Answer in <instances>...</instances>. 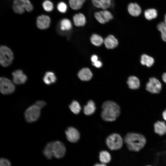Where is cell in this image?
Masks as SVG:
<instances>
[{"instance_id":"cell-7","label":"cell","mask_w":166,"mask_h":166,"mask_svg":"<svg viewBox=\"0 0 166 166\" xmlns=\"http://www.w3.org/2000/svg\"><path fill=\"white\" fill-rule=\"evenodd\" d=\"M15 90V86L13 82L6 77H0V91L2 94H10L13 93Z\"/></svg>"},{"instance_id":"cell-18","label":"cell","mask_w":166,"mask_h":166,"mask_svg":"<svg viewBox=\"0 0 166 166\" xmlns=\"http://www.w3.org/2000/svg\"><path fill=\"white\" fill-rule=\"evenodd\" d=\"M73 19L75 25L77 26H83L86 22L85 16L81 13L75 14L73 17Z\"/></svg>"},{"instance_id":"cell-37","label":"cell","mask_w":166,"mask_h":166,"mask_svg":"<svg viewBox=\"0 0 166 166\" xmlns=\"http://www.w3.org/2000/svg\"><path fill=\"white\" fill-rule=\"evenodd\" d=\"M93 5L96 7L102 8V4L100 0H92Z\"/></svg>"},{"instance_id":"cell-30","label":"cell","mask_w":166,"mask_h":166,"mask_svg":"<svg viewBox=\"0 0 166 166\" xmlns=\"http://www.w3.org/2000/svg\"><path fill=\"white\" fill-rule=\"evenodd\" d=\"M44 9L46 11L50 12L53 9V5L52 2L49 0H46L42 3Z\"/></svg>"},{"instance_id":"cell-2","label":"cell","mask_w":166,"mask_h":166,"mask_svg":"<svg viewBox=\"0 0 166 166\" xmlns=\"http://www.w3.org/2000/svg\"><path fill=\"white\" fill-rule=\"evenodd\" d=\"M102 109L101 117L105 121H115L120 113L119 106L114 102L111 101L104 102L102 105Z\"/></svg>"},{"instance_id":"cell-6","label":"cell","mask_w":166,"mask_h":166,"mask_svg":"<svg viewBox=\"0 0 166 166\" xmlns=\"http://www.w3.org/2000/svg\"><path fill=\"white\" fill-rule=\"evenodd\" d=\"M41 114V109L35 105L29 107L24 113L25 118L29 123L35 122L39 118Z\"/></svg>"},{"instance_id":"cell-21","label":"cell","mask_w":166,"mask_h":166,"mask_svg":"<svg viewBox=\"0 0 166 166\" xmlns=\"http://www.w3.org/2000/svg\"><path fill=\"white\" fill-rule=\"evenodd\" d=\"M140 62L143 65H145L148 67L151 66L154 62V59L147 55H142L141 57Z\"/></svg>"},{"instance_id":"cell-28","label":"cell","mask_w":166,"mask_h":166,"mask_svg":"<svg viewBox=\"0 0 166 166\" xmlns=\"http://www.w3.org/2000/svg\"><path fill=\"white\" fill-rule=\"evenodd\" d=\"M71 111L75 114H78L81 110V107L79 103L76 101H73L69 106Z\"/></svg>"},{"instance_id":"cell-43","label":"cell","mask_w":166,"mask_h":166,"mask_svg":"<svg viewBox=\"0 0 166 166\" xmlns=\"http://www.w3.org/2000/svg\"><path fill=\"white\" fill-rule=\"evenodd\" d=\"M164 21V22L166 23V14H165V16Z\"/></svg>"},{"instance_id":"cell-40","label":"cell","mask_w":166,"mask_h":166,"mask_svg":"<svg viewBox=\"0 0 166 166\" xmlns=\"http://www.w3.org/2000/svg\"><path fill=\"white\" fill-rule=\"evenodd\" d=\"M162 79L163 81L166 83V73H164L163 74Z\"/></svg>"},{"instance_id":"cell-34","label":"cell","mask_w":166,"mask_h":166,"mask_svg":"<svg viewBox=\"0 0 166 166\" xmlns=\"http://www.w3.org/2000/svg\"><path fill=\"white\" fill-rule=\"evenodd\" d=\"M102 4V8L103 10H106L109 8L111 5V0H100Z\"/></svg>"},{"instance_id":"cell-35","label":"cell","mask_w":166,"mask_h":166,"mask_svg":"<svg viewBox=\"0 0 166 166\" xmlns=\"http://www.w3.org/2000/svg\"><path fill=\"white\" fill-rule=\"evenodd\" d=\"M0 166H11V163L7 159L1 158L0 160Z\"/></svg>"},{"instance_id":"cell-12","label":"cell","mask_w":166,"mask_h":166,"mask_svg":"<svg viewBox=\"0 0 166 166\" xmlns=\"http://www.w3.org/2000/svg\"><path fill=\"white\" fill-rule=\"evenodd\" d=\"M36 23L38 28L40 29H47L50 23V18L48 16L42 15L37 18Z\"/></svg>"},{"instance_id":"cell-29","label":"cell","mask_w":166,"mask_h":166,"mask_svg":"<svg viewBox=\"0 0 166 166\" xmlns=\"http://www.w3.org/2000/svg\"><path fill=\"white\" fill-rule=\"evenodd\" d=\"M157 29L161 32L162 39L166 42V23L165 22L160 23L157 26Z\"/></svg>"},{"instance_id":"cell-15","label":"cell","mask_w":166,"mask_h":166,"mask_svg":"<svg viewBox=\"0 0 166 166\" xmlns=\"http://www.w3.org/2000/svg\"><path fill=\"white\" fill-rule=\"evenodd\" d=\"M106 48L113 49L116 47L118 45L117 39L113 35H109L107 37L104 41Z\"/></svg>"},{"instance_id":"cell-17","label":"cell","mask_w":166,"mask_h":166,"mask_svg":"<svg viewBox=\"0 0 166 166\" xmlns=\"http://www.w3.org/2000/svg\"><path fill=\"white\" fill-rule=\"evenodd\" d=\"M129 88L132 89H138L140 87V83L139 79L135 76L129 77L127 81Z\"/></svg>"},{"instance_id":"cell-19","label":"cell","mask_w":166,"mask_h":166,"mask_svg":"<svg viewBox=\"0 0 166 166\" xmlns=\"http://www.w3.org/2000/svg\"><path fill=\"white\" fill-rule=\"evenodd\" d=\"M56 80L57 78L54 73L50 71L46 72L43 78L44 82L47 85L54 83Z\"/></svg>"},{"instance_id":"cell-38","label":"cell","mask_w":166,"mask_h":166,"mask_svg":"<svg viewBox=\"0 0 166 166\" xmlns=\"http://www.w3.org/2000/svg\"><path fill=\"white\" fill-rule=\"evenodd\" d=\"M93 65L97 68H99L102 66V64L100 61L98 60L95 62L93 63Z\"/></svg>"},{"instance_id":"cell-4","label":"cell","mask_w":166,"mask_h":166,"mask_svg":"<svg viewBox=\"0 0 166 166\" xmlns=\"http://www.w3.org/2000/svg\"><path fill=\"white\" fill-rule=\"evenodd\" d=\"M106 144L111 150H117L121 148L123 144L121 136L117 133H113L109 136L106 139Z\"/></svg>"},{"instance_id":"cell-23","label":"cell","mask_w":166,"mask_h":166,"mask_svg":"<svg viewBox=\"0 0 166 166\" xmlns=\"http://www.w3.org/2000/svg\"><path fill=\"white\" fill-rule=\"evenodd\" d=\"M72 27L70 21L68 19H62L60 22V29L61 31H68L70 30Z\"/></svg>"},{"instance_id":"cell-36","label":"cell","mask_w":166,"mask_h":166,"mask_svg":"<svg viewBox=\"0 0 166 166\" xmlns=\"http://www.w3.org/2000/svg\"><path fill=\"white\" fill-rule=\"evenodd\" d=\"M34 105L41 109L45 107L46 105V103L44 101L39 100L36 101Z\"/></svg>"},{"instance_id":"cell-39","label":"cell","mask_w":166,"mask_h":166,"mask_svg":"<svg viewBox=\"0 0 166 166\" xmlns=\"http://www.w3.org/2000/svg\"><path fill=\"white\" fill-rule=\"evenodd\" d=\"M98 57L97 55H93L91 57V60L93 63H94L95 62L97 61Z\"/></svg>"},{"instance_id":"cell-14","label":"cell","mask_w":166,"mask_h":166,"mask_svg":"<svg viewBox=\"0 0 166 166\" xmlns=\"http://www.w3.org/2000/svg\"><path fill=\"white\" fill-rule=\"evenodd\" d=\"M92 73L88 68H84L81 69L78 72V76L79 79L83 81H88L92 78Z\"/></svg>"},{"instance_id":"cell-11","label":"cell","mask_w":166,"mask_h":166,"mask_svg":"<svg viewBox=\"0 0 166 166\" xmlns=\"http://www.w3.org/2000/svg\"><path fill=\"white\" fill-rule=\"evenodd\" d=\"M13 82L17 85L25 83L27 80V77L20 69L16 70L12 73Z\"/></svg>"},{"instance_id":"cell-27","label":"cell","mask_w":166,"mask_h":166,"mask_svg":"<svg viewBox=\"0 0 166 166\" xmlns=\"http://www.w3.org/2000/svg\"><path fill=\"white\" fill-rule=\"evenodd\" d=\"M90 41L91 43L96 46L101 45L104 41L101 36L97 34H93L92 36Z\"/></svg>"},{"instance_id":"cell-44","label":"cell","mask_w":166,"mask_h":166,"mask_svg":"<svg viewBox=\"0 0 166 166\" xmlns=\"http://www.w3.org/2000/svg\"><path fill=\"white\" fill-rule=\"evenodd\" d=\"M150 166V165H148V166Z\"/></svg>"},{"instance_id":"cell-42","label":"cell","mask_w":166,"mask_h":166,"mask_svg":"<svg viewBox=\"0 0 166 166\" xmlns=\"http://www.w3.org/2000/svg\"><path fill=\"white\" fill-rule=\"evenodd\" d=\"M94 166H107V165L105 164L101 163V164H97Z\"/></svg>"},{"instance_id":"cell-3","label":"cell","mask_w":166,"mask_h":166,"mask_svg":"<svg viewBox=\"0 0 166 166\" xmlns=\"http://www.w3.org/2000/svg\"><path fill=\"white\" fill-rule=\"evenodd\" d=\"M14 55L11 50L7 47L2 45L0 48V63L4 67L8 66L12 63Z\"/></svg>"},{"instance_id":"cell-25","label":"cell","mask_w":166,"mask_h":166,"mask_svg":"<svg viewBox=\"0 0 166 166\" xmlns=\"http://www.w3.org/2000/svg\"><path fill=\"white\" fill-rule=\"evenodd\" d=\"M52 142L48 143L46 145L43 150V154L48 159H51L53 156L52 146Z\"/></svg>"},{"instance_id":"cell-32","label":"cell","mask_w":166,"mask_h":166,"mask_svg":"<svg viewBox=\"0 0 166 166\" xmlns=\"http://www.w3.org/2000/svg\"><path fill=\"white\" fill-rule=\"evenodd\" d=\"M57 8L60 12L64 13L67 11V7L66 4L63 2H60L57 5Z\"/></svg>"},{"instance_id":"cell-9","label":"cell","mask_w":166,"mask_h":166,"mask_svg":"<svg viewBox=\"0 0 166 166\" xmlns=\"http://www.w3.org/2000/svg\"><path fill=\"white\" fill-rule=\"evenodd\" d=\"M52 146L53 156L59 159L64 156L66 148L64 144L61 141L57 140L52 142Z\"/></svg>"},{"instance_id":"cell-1","label":"cell","mask_w":166,"mask_h":166,"mask_svg":"<svg viewBox=\"0 0 166 166\" xmlns=\"http://www.w3.org/2000/svg\"><path fill=\"white\" fill-rule=\"evenodd\" d=\"M124 141L128 149L134 152H138L142 149L146 143V140L142 135L130 132L125 136Z\"/></svg>"},{"instance_id":"cell-10","label":"cell","mask_w":166,"mask_h":166,"mask_svg":"<svg viewBox=\"0 0 166 166\" xmlns=\"http://www.w3.org/2000/svg\"><path fill=\"white\" fill-rule=\"evenodd\" d=\"M67 139L72 143L77 142L80 137V134L77 129L73 127L68 128L65 131Z\"/></svg>"},{"instance_id":"cell-31","label":"cell","mask_w":166,"mask_h":166,"mask_svg":"<svg viewBox=\"0 0 166 166\" xmlns=\"http://www.w3.org/2000/svg\"><path fill=\"white\" fill-rule=\"evenodd\" d=\"M101 14L105 22H108L113 18V16L111 13L107 10H104L100 11Z\"/></svg>"},{"instance_id":"cell-41","label":"cell","mask_w":166,"mask_h":166,"mask_svg":"<svg viewBox=\"0 0 166 166\" xmlns=\"http://www.w3.org/2000/svg\"><path fill=\"white\" fill-rule=\"evenodd\" d=\"M162 116L163 119L166 121V109L163 112Z\"/></svg>"},{"instance_id":"cell-20","label":"cell","mask_w":166,"mask_h":166,"mask_svg":"<svg viewBox=\"0 0 166 166\" xmlns=\"http://www.w3.org/2000/svg\"><path fill=\"white\" fill-rule=\"evenodd\" d=\"M96 106L94 102L92 100H89L86 105L84 106V112L87 115L92 114L95 112Z\"/></svg>"},{"instance_id":"cell-26","label":"cell","mask_w":166,"mask_h":166,"mask_svg":"<svg viewBox=\"0 0 166 166\" xmlns=\"http://www.w3.org/2000/svg\"><path fill=\"white\" fill-rule=\"evenodd\" d=\"M144 15L145 18L148 20H151L156 18L157 16L156 10L154 9H150L144 11Z\"/></svg>"},{"instance_id":"cell-16","label":"cell","mask_w":166,"mask_h":166,"mask_svg":"<svg viewBox=\"0 0 166 166\" xmlns=\"http://www.w3.org/2000/svg\"><path fill=\"white\" fill-rule=\"evenodd\" d=\"M128 10L130 14L133 16H138L141 12L140 7L136 3H130L128 6Z\"/></svg>"},{"instance_id":"cell-5","label":"cell","mask_w":166,"mask_h":166,"mask_svg":"<svg viewBox=\"0 0 166 166\" xmlns=\"http://www.w3.org/2000/svg\"><path fill=\"white\" fill-rule=\"evenodd\" d=\"M13 8L15 13L19 14L23 13L25 10L30 12L33 9V6L29 0H14Z\"/></svg>"},{"instance_id":"cell-13","label":"cell","mask_w":166,"mask_h":166,"mask_svg":"<svg viewBox=\"0 0 166 166\" xmlns=\"http://www.w3.org/2000/svg\"><path fill=\"white\" fill-rule=\"evenodd\" d=\"M155 132L160 136H163L166 134V124L162 121H157L154 124Z\"/></svg>"},{"instance_id":"cell-33","label":"cell","mask_w":166,"mask_h":166,"mask_svg":"<svg viewBox=\"0 0 166 166\" xmlns=\"http://www.w3.org/2000/svg\"><path fill=\"white\" fill-rule=\"evenodd\" d=\"M94 16L97 20L100 23L105 24L106 22L100 11L94 13Z\"/></svg>"},{"instance_id":"cell-22","label":"cell","mask_w":166,"mask_h":166,"mask_svg":"<svg viewBox=\"0 0 166 166\" xmlns=\"http://www.w3.org/2000/svg\"><path fill=\"white\" fill-rule=\"evenodd\" d=\"M99 157L101 162L104 164L109 163L111 160L110 154L106 151L101 152L100 153Z\"/></svg>"},{"instance_id":"cell-8","label":"cell","mask_w":166,"mask_h":166,"mask_svg":"<svg viewBox=\"0 0 166 166\" xmlns=\"http://www.w3.org/2000/svg\"><path fill=\"white\" fill-rule=\"evenodd\" d=\"M162 85L161 82L154 77L149 79V81L146 84L145 88L148 92L153 94L160 93L161 90Z\"/></svg>"},{"instance_id":"cell-24","label":"cell","mask_w":166,"mask_h":166,"mask_svg":"<svg viewBox=\"0 0 166 166\" xmlns=\"http://www.w3.org/2000/svg\"><path fill=\"white\" fill-rule=\"evenodd\" d=\"M85 2V0H69L70 6L74 10L80 9Z\"/></svg>"}]
</instances>
